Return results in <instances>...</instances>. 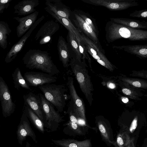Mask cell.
Returning a JSON list of instances; mask_svg holds the SVG:
<instances>
[{"instance_id":"cell-1","label":"cell","mask_w":147,"mask_h":147,"mask_svg":"<svg viewBox=\"0 0 147 147\" xmlns=\"http://www.w3.org/2000/svg\"><path fill=\"white\" fill-rule=\"evenodd\" d=\"M22 60L26 67L30 69H38L53 76L60 73L47 51L30 49L25 54Z\"/></svg>"},{"instance_id":"cell-2","label":"cell","mask_w":147,"mask_h":147,"mask_svg":"<svg viewBox=\"0 0 147 147\" xmlns=\"http://www.w3.org/2000/svg\"><path fill=\"white\" fill-rule=\"evenodd\" d=\"M105 30L106 40L109 43L121 38L133 41L147 39L146 30L132 28L111 20L106 23Z\"/></svg>"},{"instance_id":"cell-3","label":"cell","mask_w":147,"mask_h":147,"mask_svg":"<svg viewBox=\"0 0 147 147\" xmlns=\"http://www.w3.org/2000/svg\"><path fill=\"white\" fill-rule=\"evenodd\" d=\"M69 66L81 91L91 106L93 100L92 92L93 88L90 77L86 69L88 66L86 62L82 61L79 62L74 57H71Z\"/></svg>"},{"instance_id":"cell-4","label":"cell","mask_w":147,"mask_h":147,"mask_svg":"<svg viewBox=\"0 0 147 147\" xmlns=\"http://www.w3.org/2000/svg\"><path fill=\"white\" fill-rule=\"evenodd\" d=\"M45 98L57 109L61 112L66 105L65 93L67 91L65 85L48 84L38 86Z\"/></svg>"},{"instance_id":"cell-5","label":"cell","mask_w":147,"mask_h":147,"mask_svg":"<svg viewBox=\"0 0 147 147\" xmlns=\"http://www.w3.org/2000/svg\"><path fill=\"white\" fill-rule=\"evenodd\" d=\"M80 38L84 42L88 53L101 65L113 71L115 66L107 58L102 46H98L82 32L80 33Z\"/></svg>"},{"instance_id":"cell-6","label":"cell","mask_w":147,"mask_h":147,"mask_svg":"<svg viewBox=\"0 0 147 147\" xmlns=\"http://www.w3.org/2000/svg\"><path fill=\"white\" fill-rule=\"evenodd\" d=\"M67 85L69 90V96L71 100L69 107L71 109L78 118L82 119L86 121L84 102L77 93L74 84L73 77H68Z\"/></svg>"},{"instance_id":"cell-7","label":"cell","mask_w":147,"mask_h":147,"mask_svg":"<svg viewBox=\"0 0 147 147\" xmlns=\"http://www.w3.org/2000/svg\"><path fill=\"white\" fill-rule=\"evenodd\" d=\"M85 3L101 6L110 10H121L139 5L135 0H81Z\"/></svg>"},{"instance_id":"cell-8","label":"cell","mask_w":147,"mask_h":147,"mask_svg":"<svg viewBox=\"0 0 147 147\" xmlns=\"http://www.w3.org/2000/svg\"><path fill=\"white\" fill-rule=\"evenodd\" d=\"M0 101L3 116L4 117L10 116L15 111V104L12 101L8 86L1 76H0Z\"/></svg>"},{"instance_id":"cell-9","label":"cell","mask_w":147,"mask_h":147,"mask_svg":"<svg viewBox=\"0 0 147 147\" xmlns=\"http://www.w3.org/2000/svg\"><path fill=\"white\" fill-rule=\"evenodd\" d=\"M24 79L30 86L36 87L50 84L56 82L57 78L45 73L29 71L26 72Z\"/></svg>"},{"instance_id":"cell-10","label":"cell","mask_w":147,"mask_h":147,"mask_svg":"<svg viewBox=\"0 0 147 147\" xmlns=\"http://www.w3.org/2000/svg\"><path fill=\"white\" fill-rule=\"evenodd\" d=\"M59 24L53 20H49L45 22L40 28L36 33L35 39H39V44L42 45L50 42L52 36L59 30Z\"/></svg>"},{"instance_id":"cell-11","label":"cell","mask_w":147,"mask_h":147,"mask_svg":"<svg viewBox=\"0 0 147 147\" xmlns=\"http://www.w3.org/2000/svg\"><path fill=\"white\" fill-rule=\"evenodd\" d=\"M45 18L44 16H42L36 20L29 30L17 43L13 45L6 55L5 59V63H9L15 59L17 54L23 48L25 43L30 36L32 31L44 20Z\"/></svg>"},{"instance_id":"cell-12","label":"cell","mask_w":147,"mask_h":147,"mask_svg":"<svg viewBox=\"0 0 147 147\" xmlns=\"http://www.w3.org/2000/svg\"><path fill=\"white\" fill-rule=\"evenodd\" d=\"M39 94L45 116V122L48 125H51L63 121V117L58 111H56L53 105L45 98L43 94L40 93Z\"/></svg>"},{"instance_id":"cell-13","label":"cell","mask_w":147,"mask_h":147,"mask_svg":"<svg viewBox=\"0 0 147 147\" xmlns=\"http://www.w3.org/2000/svg\"><path fill=\"white\" fill-rule=\"evenodd\" d=\"M72 20L75 26L80 33L82 32L89 38L99 46H101L98 36L92 28L74 11L72 12Z\"/></svg>"},{"instance_id":"cell-14","label":"cell","mask_w":147,"mask_h":147,"mask_svg":"<svg viewBox=\"0 0 147 147\" xmlns=\"http://www.w3.org/2000/svg\"><path fill=\"white\" fill-rule=\"evenodd\" d=\"M17 134L18 142L21 145L28 136L31 137L34 141H36L35 135L31 128L28 118L23 112L18 126Z\"/></svg>"},{"instance_id":"cell-15","label":"cell","mask_w":147,"mask_h":147,"mask_svg":"<svg viewBox=\"0 0 147 147\" xmlns=\"http://www.w3.org/2000/svg\"><path fill=\"white\" fill-rule=\"evenodd\" d=\"M24 104L29 107L43 122L45 116L39 94L32 92L23 96Z\"/></svg>"},{"instance_id":"cell-16","label":"cell","mask_w":147,"mask_h":147,"mask_svg":"<svg viewBox=\"0 0 147 147\" xmlns=\"http://www.w3.org/2000/svg\"><path fill=\"white\" fill-rule=\"evenodd\" d=\"M45 9H47L61 17L69 19L72 11L61 0H47Z\"/></svg>"},{"instance_id":"cell-17","label":"cell","mask_w":147,"mask_h":147,"mask_svg":"<svg viewBox=\"0 0 147 147\" xmlns=\"http://www.w3.org/2000/svg\"><path fill=\"white\" fill-rule=\"evenodd\" d=\"M39 12H35L22 17H14V19L19 22L16 28V33L18 37H21L28 31L36 21Z\"/></svg>"},{"instance_id":"cell-18","label":"cell","mask_w":147,"mask_h":147,"mask_svg":"<svg viewBox=\"0 0 147 147\" xmlns=\"http://www.w3.org/2000/svg\"><path fill=\"white\" fill-rule=\"evenodd\" d=\"M39 4L38 0H23L14 7V13L20 16L28 15L36 11L35 8Z\"/></svg>"},{"instance_id":"cell-19","label":"cell","mask_w":147,"mask_h":147,"mask_svg":"<svg viewBox=\"0 0 147 147\" xmlns=\"http://www.w3.org/2000/svg\"><path fill=\"white\" fill-rule=\"evenodd\" d=\"M57 48L60 61L64 68H68L69 66L71 57L69 45L62 36H59L58 38Z\"/></svg>"},{"instance_id":"cell-20","label":"cell","mask_w":147,"mask_h":147,"mask_svg":"<svg viewBox=\"0 0 147 147\" xmlns=\"http://www.w3.org/2000/svg\"><path fill=\"white\" fill-rule=\"evenodd\" d=\"M113 48L122 50L142 58L147 57V45L114 46Z\"/></svg>"},{"instance_id":"cell-21","label":"cell","mask_w":147,"mask_h":147,"mask_svg":"<svg viewBox=\"0 0 147 147\" xmlns=\"http://www.w3.org/2000/svg\"><path fill=\"white\" fill-rule=\"evenodd\" d=\"M110 20L115 22L135 29H147V22L140 21L123 18H111Z\"/></svg>"},{"instance_id":"cell-22","label":"cell","mask_w":147,"mask_h":147,"mask_svg":"<svg viewBox=\"0 0 147 147\" xmlns=\"http://www.w3.org/2000/svg\"><path fill=\"white\" fill-rule=\"evenodd\" d=\"M52 140L55 144L62 147H91V146L89 140L82 141L71 139Z\"/></svg>"},{"instance_id":"cell-23","label":"cell","mask_w":147,"mask_h":147,"mask_svg":"<svg viewBox=\"0 0 147 147\" xmlns=\"http://www.w3.org/2000/svg\"><path fill=\"white\" fill-rule=\"evenodd\" d=\"M45 10L59 22L63 25L68 30L71 31L74 34L78 41H80V33L72 23L70 19L58 16L51 11L46 9Z\"/></svg>"},{"instance_id":"cell-24","label":"cell","mask_w":147,"mask_h":147,"mask_svg":"<svg viewBox=\"0 0 147 147\" xmlns=\"http://www.w3.org/2000/svg\"><path fill=\"white\" fill-rule=\"evenodd\" d=\"M23 112L39 130L44 132L43 122L29 107L24 104Z\"/></svg>"},{"instance_id":"cell-25","label":"cell","mask_w":147,"mask_h":147,"mask_svg":"<svg viewBox=\"0 0 147 147\" xmlns=\"http://www.w3.org/2000/svg\"><path fill=\"white\" fill-rule=\"evenodd\" d=\"M14 87L18 90L22 88L30 90V88L22 76L20 68L17 67L12 74Z\"/></svg>"},{"instance_id":"cell-26","label":"cell","mask_w":147,"mask_h":147,"mask_svg":"<svg viewBox=\"0 0 147 147\" xmlns=\"http://www.w3.org/2000/svg\"><path fill=\"white\" fill-rule=\"evenodd\" d=\"M67 39L69 46L75 54L74 57L79 62L82 61V56L80 51L78 42L71 31L68 30Z\"/></svg>"},{"instance_id":"cell-27","label":"cell","mask_w":147,"mask_h":147,"mask_svg":"<svg viewBox=\"0 0 147 147\" xmlns=\"http://www.w3.org/2000/svg\"><path fill=\"white\" fill-rule=\"evenodd\" d=\"M11 32V30L5 22L0 21V46L2 48L6 49L7 45L8 36Z\"/></svg>"},{"instance_id":"cell-28","label":"cell","mask_w":147,"mask_h":147,"mask_svg":"<svg viewBox=\"0 0 147 147\" xmlns=\"http://www.w3.org/2000/svg\"><path fill=\"white\" fill-rule=\"evenodd\" d=\"M92 29L94 32L98 36L99 31L94 18L88 13L80 9H75L74 11Z\"/></svg>"},{"instance_id":"cell-29","label":"cell","mask_w":147,"mask_h":147,"mask_svg":"<svg viewBox=\"0 0 147 147\" xmlns=\"http://www.w3.org/2000/svg\"><path fill=\"white\" fill-rule=\"evenodd\" d=\"M98 126L103 140L108 144H112L113 141L111 140L110 129L107 125L103 122L99 121Z\"/></svg>"},{"instance_id":"cell-30","label":"cell","mask_w":147,"mask_h":147,"mask_svg":"<svg viewBox=\"0 0 147 147\" xmlns=\"http://www.w3.org/2000/svg\"><path fill=\"white\" fill-rule=\"evenodd\" d=\"M131 138L127 132L120 131L118 134L116 142L118 147H127Z\"/></svg>"},{"instance_id":"cell-31","label":"cell","mask_w":147,"mask_h":147,"mask_svg":"<svg viewBox=\"0 0 147 147\" xmlns=\"http://www.w3.org/2000/svg\"><path fill=\"white\" fill-rule=\"evenodd\" d=\"M120 80L125 83L136 87L143 88H147V83L142 80L127 78H122Z\"/></svg>"},{"instance_id":"cell-32","label":"cell","mask_w":147,"mask_h":147,"mask_svg":"<svg viewBox=\"0 0 147 147\" xmlns=\"http://www.w3.org/2000/svg\"><path fill=\"white\" fill-rule=\"evenodd\" d=\"M78 44L80 52L82 56V61L85 62V59L88 60L90 68L91 67V60L85 45L82 40L78 41Z\"/></svg>"},{"instance_id":"cell-33","label":"cell","mask_w":147,"mask_h":147,"mask_svg":"<svg viewBox=\"0 0 147 147\" xmlns=\"http://www.w3.org/2000/svg\"><path fill=\"white\" fill-rule=\"evenodd\" d=\"M130 17L146 19L147 10L146 9L136 10L129 15Z\"/></svg>"},{"instance_id":"cell-34","label":"cell","mask_w":147,"mask_h":147,"mask_svg":"<svg viewBox=\"0 0 147 147\" xmlns=\"http://www.w3.org/2000/svg\"><path fill=\"white\" fill-rule=\"evenodd\" d=\"M68 125L71 129H72L76 133L80 134H83L81 128H80L79 125L76 123L72 122L69 121L68 123Z\"/></svg>"},{"instance_id":"cell-35","label":"cell","mask_w":147,"mask_h":147,"mask_svg":"<svg viewBox=\"0 0 147 147\" xmlns=\"http://www.w3.org/2000/svg\"><path fill=\"white\" fill-rule=\"evenodd\" d=\"M122 91L123 93L126 95L130 96L132 98L135 97L133 92L129 89L125 88H123Z\"/></svg>"},{"instance_id":"cell-36","label":"cell","mask_w":147,"mask_h":147,"mask_svg":"<svg viewBox=\"0 0 147 147\" xmlns=\"http://www.w3.org/2000/svg\"><path fill=\"white\" fill-rule=\"evenodd\" d=\"M9 5V3L5 4H0V15L3 13L5 9L8 7Z\"/></svg>"},{"instance_id":"cell-37","label":"cell","mask_w":147,"mask_h":147,"mask_svg":"<svg viewBox=\"0 0 147 147\" xmlns=\"http://www.w3.org/2000/svg\"><path fill=\"white\" fill-rule=\"evenodd\" d=\"M134 140L133 138H131L127 147H135L134 143Z\"/></svg>"},{"instance_id":"cell-38","label":"cell","mask_w":147,"mask_h":147,"mask_svg":"<svg viewBox=\"0 0 147 147\" xmlns=\"http://www.w3.org/2000/svg\"><path fill=\"white\" fill-rule=\"evenodd\" d=\"M12 0H0V4H5L9 3Z\"/></svg>"},{"instance_id":"cell-39","label":"cell","mask_w":147,"mask_h":147,"mask_svg":"<svg viewBox=\"0 0 147 147\" xmlns=\"http://www.w3.org/2000/svg\"><path fill=\"white\" fill-rule=\"evenodd\" d=\"M122 101L124 103H127L128 102L129 99L127 97H123L122 98Z\"/></svg>"},{"instance_id":"cell-40","label":"cell","mask_w":147,"mask_h":147,"mask_svg":"<svg viewBox=\"0 0 147 147\" xmlns=\"http://www.w3.org/2000/svg\"><path fill=\"white\" fill-rule=\"evenodd\" d=\"M108 87L111 89L114 88L115 87V85L112 83H110L108 84Z\"/></svg>"},{"instance_id":"cell-41","label":"cell","mask_w":147,"mask_h":147,"mask_svg":"<svg viewBox=\"0 0 147 147\" xmlns=\"http://www.w3.org/2000/svg\"><path fill=\"white\" fill-rule=\"evenodd\" d=\"M112 144L114 145L115 147H118L117 145L116 142H113Z\"/></svg>"}]
</instances>
